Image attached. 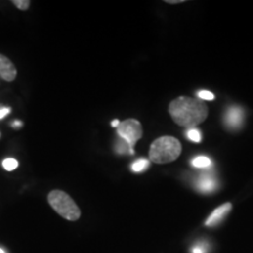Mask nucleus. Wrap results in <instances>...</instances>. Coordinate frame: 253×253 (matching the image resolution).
Instances as JSON below:
<instances>
[{
    "instance_id": "obj_1",
    "label": "nucleus",
    "mask_w": 253,
    "mask_h": 253,
    "mask_svg": "<svg viewBox=\"0 0 253 253\" xmlns=\"http://www.w3.org/2000/svg\"><path fill=\"white\" fill-rule=\"evenodd\" d=\"M169 113L177 125L192 128L207 119L208 108L199 99L182 96L170 103Z\"/></svg>"
},
{
    "instance_id": "obj_2",
    "label": "nucleus",
    "mask_w": 253,
    "mask_h": 253,
    "mask_svg": "<svg viewBox=\"0 0 253 253\" xmlns=\"http://www.w3.org/2000/svg\"><path fill=\"white\" fill-rule=\"evenodd\" d=\"M182 151V145L177 138L172 136H162L153 142L149 149L151 162L164 164L172 162L178 158Z\"/></svg>"
},
{
    "instance_id": "obj_3",
    "label": "nucleus",
    "mask_w": 253,
    "mask_h": 253,
    "mask_svg": "<svg viewBox=\"0 0 253 253\" xmlns=\"http://www.w3.org/2000/svg\"><path fill=\"white\" fill-rule=\"evenodd\" d=\"M47 202L49 207L63 219L68 221H77L80 219V208L67 192L59 189L52 190L47 195Z\"/></svg>"
},
{
    "instance_id": "obj_4",
    "label": "nucleus",
    "mask_w": 253,
    "mask_h": 253,
    "mask_svg": "<svg viewBox=\"0 0 253 253\" xmlns=\"http://www.w3.org/2000/svg\"><path fill=\"white\" fill-rule=\"evenodd\" d=\"M116 131H118L119 137L125 140L132 150H134L136 142L141 140L142 135H143V128H142L141 122L135 119H128L120 122Z\"/></svg>"
},
{
    "instance_id": "obj_5",
    "label": "nucleus",
    "mask_w": 253,
    "mask_h": 253,
    "mask_svg": "<svg viewBox=\"0 0 253 253\" xmlns=\"http://www.w3.org/2000/svg\"><path fill=\"white\" fill-rule=\"evenodd\" d=\"M194 185L196 190L202 194H211L218 188V181L214 175L212 168L202 170L194 179Z\"/></svg>"
},
{
    "instance_id": "obj_6",
    "label": "nucleus",
    "mask_w": 253,
    "mask_h": 253,
    "mask_svg": "<svg viewBox=\"0 0 253 253\" xmlns=\"http://www.w3.org/2000/svg\"><path fill=\"white\" fill-rule=\"evenodd\" d=\"M244 116L245 113L242 107H229L224 114V125L231 130H237V129L242 128L243 123H244Z\"/></svg>"
},
{
    "instance_id": "obj_7",
    "label": "nucleus",
    "mask_w": 253,
    "mask_h": 253,
    "mask_svg": "<svg viewBox=\"0 0 253 253\" xmlns=\"http://www.w3.org/2000/svg\"><path fill=\"white\" fill-rule=\"evenodd\" d=\"M18 75V71L14 63L7 56L0 54V78L5 81H13Z\"/></svg>"
},
{
    "instance_id": "obj_8",
    "label": "nucleus",
    "mask_w": 253,
    "mask_h": 253,
    "mask_svg": "<svg viewBox=\"0 0 253 253\" xmlns=\"http://www.w3.org/2000/svg\"><path fill=\"white\" fill-rule=\"evenodd\" d=\"M231 209H232V204L231 203H225L220 205L219 208H217L216 210H213V212L207 218V220H205V225L207 226L218 225V224L225 218L226 214L230 212Z\"/></svg>"
},
{
    "instance_id": "obj_9",
    "label": "nucleus",
    "mask_w": 253,
    "mask_h": 253,
    "mask_svg": "<svg viewBox=\"0 0 253 253\" xmlns=\"http://www.w3.org/2000/svg\"><path fill=\"white\" fill-rule=\"evenodd\" d=\"M190 164H191L194 168H196V169H201V170L210 169V168H212V161H211V158L208 156H196L190 161Z\"/></svg>"
},
{
    "instance_id": "obj_10",
    "label": "nucleus",
    "mask_w": 253,
    "mask_h": 253,
    "mask_svg": "<svg viewBox=\"0 0 253 253\" xmlns=\"http://www.w3.org/2000/svg\"><path fill=\"white\" fill-rule=\"evenodd\" d=\"M149 167H150V161L145 160V158H140V160H136L135 162L131 164L130 169H131V171H134L136 173H140V172L145 171V170H147Z\"/></svg>"
},
{
    "instance_id": "obj_11",
    "label": "nucleus",
    "mask_w": 253,
    "mask_h": 253,
    "mask_svg": "<svg viewBox=\"0 0 253 253\" xmlns=\"http://www.w3.org/2000/svg\"><path fill=\"white\" fill-rule=\"evenodd\" d=\"M115 151L120 155H125V154H129V155H134L135 151L129 147V144L126 143L125 140L119 137V140L116 141L115 143Z\"/></svg>"
},
{
    "instance_id": "obj_12",
    "label": "nucleus",
    "mask_w": 253,
    "mask_h": 253,
    "mask_svg": "<svg viewBox=\"0 0 253 253\" xmlns=\"http://www.w3.org/2000/svg\"><path fill=\"white\" fill-rule=\"evenodd\" d=\"M186 138H189L191 142H195V143H199L202 141V132L197 128H189L185 132Z\"/></svg>"
},
{
    "instance_id": "obj_13",
    "label": "nucleus",
    "mask_w": 253,
    "mask_h": 253,
    "mask_svg": "<svg viewBox=\"0 0 253 253\" xmlns=\"http://www.w3.org/2000/svg\"><path fill=\"white\" fill-rule=\"evenodd\" d=\"M2 167L7 171H13V170H15L19 167V162L17 160H14V158H5L2 161Z\"/></svg>"
},
{
    "instance_id": "obj_14",
    "label": "nucleus",
    "mask_w": 253,
    "mask_h": 253,
    "mask_svg": "<svg viewBox=\"0 0 253 253\" xmlns=\"http://www.w3.org/2000/svg\"><path fill=\"white\" fill-rule=\"evenodd\" d=\"M12 4H13L18 9H20V11H27V9H30L31 7L30 0H13Z\"/></svg>"
},
{
    "instance_id": "obj_15",
    "label": "nucleus",
    "mask_w": 253,
    "mask_h": 253,
    "mask_svg": "<svg viewBox=\"0 0 253 253\" xmlns=\"http://www.w3.org/2000/svg\"><path fill=\"white\" fill-rule=\"evenodd\" d=\"M197 96L201 101H212L214 99V95L209 90H199V91H197Z\"/></svg>"
},
{
    "instance_id": "obj_16",
    "label": "nucleus",
    "mask_w": 253,
    "mask_h": 253,
    "mask_svg": "<svg viewBox=\"0 0 253 253\" xmlns=\"http://www.w3.org/2000/svg\"><path fill=\"white\" fill-rule=\"evenodd\" d=\"M192 253H207V246L204 244H197L192 248Z\"/></svg>"
},
{
    "instance_id": "obj_17",
    "label": "nucleus",
    "mask_w": 253,
    "mask_h": 253,
    "mask_svg": "<svg viewBox=\"0 0 253 253\" xmlns=\"http://www.w3.org/2000/svg\"><path fill=\"white\" fill-rule=\"evenodd\" d=\"M9 113H11V108L9 107H0V120L4 119Z\"/></svg>"
},
{
    "instance_id": "obj_18",
    "label": "nucleus",
    "mask_w": 253,
    "mask_h": 253,
    "mask_svg": "<svg viewBox=\"0 0 253 253\" xmlns=\"http://www.w3.org/2000/svg\"><path fill=\"white\" fill-rule=\"evenodd\" d=\"M119 126H120V121H119V120H114V121L112 122V126H115V128H118Z\"/></svg>"
},
{
    "instance_id": "obj_19",
    "label": "nucleus",
    "mask_w": 253,
    "mask_h": 253,
    "mask_svg": "<svg viewBox=\"0 0 253 253\" xmlns=\"http://www.w3.org/2000/svg\"><path fill=\"white\" fill-rule=\"evenodd\" d=\"M13 126H15V128H17V126H21V122H19V121H17V122H14V123H13Z\"/></svg>"
},
{
    "instance_id": "obj_20",
    "label": "nucleus",
    "mask_w": 253,
    "mask_h": 253,
    "mask_svg": "<svg viewBox=\"0 0 253 253\" xmlns=\"http://www.w3.org/2000/svg\"><path fill=\"white\" fill-rule=\"evenodd\" d=\"M0 253H5V251L2 249H0Z\"/></svg>"
}]
</instances>
